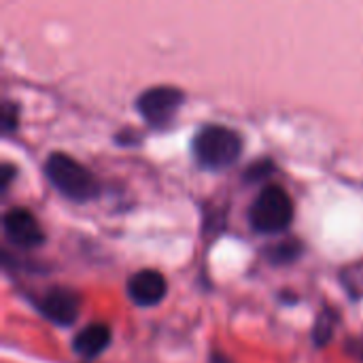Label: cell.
<instances>
[{
    "instance_id": "cell-1",
    "label": "cell",
    "mask_w": 363,
    "mask_h": 363,
    "mask_svg": "<svg viewBox=\"0 0 363 363\" xmlns=\"http://www.w3.org/2000/svg\"><path fill=\"white\" fill-rule=\"evenodd\" d=\"M191 151L200 168L225 170L238 162L242 153V138L225 125H204L194 136Z\"/></svg>"
},
{
    "instance_id": "cell-2",
    "label": "cell",
    "mask_w": 363,
    "mask_h": 363,
    "mask_svg": "<svg viewBox=\"0 0 363 363\" xmlns=\"http://www.w3.org/2000/svg\"><path fill=\"white\" fill-rule=\"evenodd\" d=\"M45 174L49 183L72 202H89L98 198L100 185L96 177L66 153H51L45 162Z\"/></svg>"
},
{
    "instance_id": "cell-3",
    "label": "cell",
    "mask_w": 363,
    "mask_h": 363,
    "mask_svg": "<svg viewBox=\"0 0 363 363\" xmlns=\"http://www.w3.org/2000/svg\"><path fill=\"white\" fill-rule=\"evenodd\" d=\"M294 221V204L285 189L270 185L259 191L249 211V223L259 234L285 232Z\"/></svg>"
},
{
    "instance_id": "cell-4",
    "label": "cell",
    "mask_w": 363,
    "mask_h": 363,
    "mask_svg": "<svg viewBox=\"0 0 363 363\" xmlns=\"http://www.w3.org/2000/svg\"><path fill=\"white\" fill-rule=\"evenodd\" d=\"M183 100L185 96L181 89L172 85H160L143 91L136 100V108L149 125L164 128L174 119V115L183 106Z\"/></svg>"
},
{
    "instance_id": "cell-5",
    "label": "cell",
    "mask_w": 363,
    "mask_h": 363,
    "mask_svg": "<svg viewBox=\"0 0 363 363\" xmlns=\"http://www.w3.org/2000/svg\"><path fill=\"white\" fill-rule=\"evenodd\" d=\"M40 315L60 325V328H68L79 319L81 313V300L74 291L66 289V287H51L47 289L40 300L36 302Z\"/></svg>"
},
{
    "instance_id": "cell-6",
    "label": "cell",
    "mask_w": 363,
    "mask_h": 363,
    "mask_svg": "<svg viewBox=\"0 0 363 363\" xmlns=\"http://www.w3.org/2000/svg\"><path fill=\"white\" fill-rule=\"evenodd\" d=\"M6 240L19 249H36L45 242V232L36 217L26 208H11L2 219Z\"/></svg>"
},
{
    "instance_id": "cell-7",
    "label": "cell",
    "mask_w": 363,
    "mask_h": 363,
    "mask_svg": "<svg viewBox=\"0 0 363 363\" xmlns=\"http://www.w3.org/2000/svg\"><path fill=\"white\" fill-rule=\"evenodd\" d=\"M166 291H168V283L155 270H140L132 274L128 281V296L132 304L140 308H151L160 304L166 298Z\"/></svg>"
},
{
    "instance_id": "cell-8",
    "label": "cell",
    "mask_w": 363,
    "mask_h": 363,
    "mask_svg": "<svg viewBox=\"0 0 363 363\" xmlns=\"http://www.w3.org/2000/svg\"><path fill=\"white\" fill-rule=\"evenodd\" d=\"M108 345H111V330L104 323L85 325L72 338V351L83 359H94V357L102 355Z\"/></svg>"
},
{
    "instance_id": "cell-9",
    "label": "cell",
    "mask_w": 363,
    "mask_h": 363,
    "mask_svg": "<svg viewBox=\"0 0 363 363\" xmlns=\"http://www.w3.org/2000/svg\"><path fill=\"white\" fill-rule=\"evenodd\" d=\"M300 253H302L300 242L289 240V242H281V245L272 247L270 253H268V257H270V262H274V264H291L294 259L300 257Z\"/></svg>"
},
{
    "instance_id": "cell-10",
    "label": "cell",
    "mask_w": 363,
    "mask_h": 363,
    "mask_svg": "<svg viewBox=\"0 0 363 363\" xmlns=\"http://www.w3.org/2000/svg\"><path fill=\"white\" fill-rule=\"evenodd\" d=\"M332 323H334V319L330 317V313H321V317H319V323H317V328H315V340H317V345L321 347V345H325L330 338H332Z\"/></svg>"
},
{
    "instance_id": "cell-11",
    "label": "cell",
    "mask_w": 363,
    "mask_h": 363,
    "mask_svg": "<svg viewBox=\"0 0 363 363\" xmlns=\"http://www.w3.org/2000/svg\"><path fill=\"white\" fill-rule=\"evenodd\" d=\"M272 172V164L270 162H262V164H255L247 170V181H259L262 177L270 174Z\"/></svg>"
},
{
    "instance_id": "cell-12",
    "label": "cell",
    "mask_w": 363,
    "mask_h": 363,
    "mask_svg": "<svg viewBox=\"0 0 363 363\" xmlns=\"http://www.w3.org/2000/svg\"><path fill=\"white\" fill-rule=\"evenodd\" d=\"M2 117H4V119H2V132H4V134H11L13 128L17 125V121H15V119H17V108L11 106V104H6Z\"/></svg>"
},
{
    "instance_id": "cell-13",
    "label": "cell",
    "mask_w": 363,
    "mask_h": 363,
    "mask_svg": "<svg viewBox=\"0 0 363 363\" xmlns=\"http://www.w3.org/2000/svg\"><path fill=\"white\" fill-rule=\"evenodd\" d=\"M13 177H15V168H13V166H4V168H2V181H0L2 189L9 187V183H11Z\"/></svg>"
}]
</instances>
